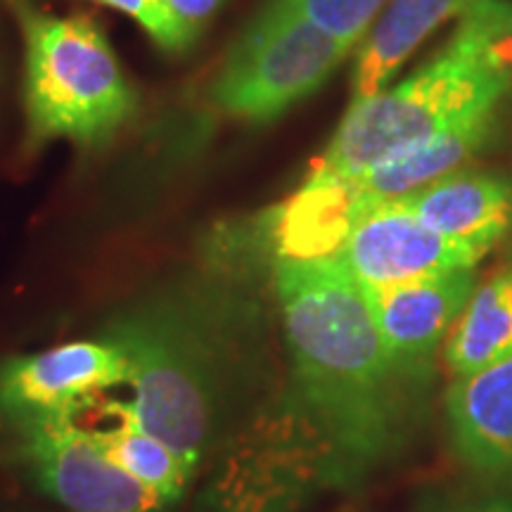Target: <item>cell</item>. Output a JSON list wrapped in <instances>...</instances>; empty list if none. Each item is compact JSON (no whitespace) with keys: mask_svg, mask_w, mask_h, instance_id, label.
<instances>
[{"mask_svg":"<svg viewBox=\"0 0 512 512\" xmlns=\"http://www.w3.org/2000/svg\"><path fill=\"white\" fill-rule=\"evenodd\" d=\"M290 354L287 413L316 448L330 484H349L399 456L432 375L396 363L366 292L339 261H275Z\"/></svg>","mask_w":512,"mask_h":512,"instance_id":"1","label":"cell"},{"mask_svg":"<svg viewBox=\"0 0 512 512\" xmlns=\"http://www.w3.org/2000/svg\"><path fill=\"white\" fill-rule=\"evenodd\" d=\"M102 337L126 356L128 413L197 472L240 399L238 339L200 304L174 299L126 311Z\"/></svg>","mask_w":512,"mask_h":512,"instance_id":"2","label":"cell"},{"mask_svg":"<svg viewBox=\"0 0 512 512\" xmlns=\"http://www.w3.org/2000/svg\"><path fill=\"white\" fill-rule=\"evenodd\" d=\"M24 41V150L53 140L107 143L138 105L105 29L88 15H50L15 0Z\"/></svg>","mask_w":512,"mask_h":512,"instance_id":"3","label":"cell"},{"mask_svg":"<svg viewBox=\"0 0 512 512\" xmlns=\"http://www.w3.org/2000/svg\"><path fill=\"white\" fill-rule=\"evenodd\" d=\"M510 93L512 83L494 72L463 36L453 34L408 79L351 102L309 174L356 181L387 159L437 136L453 121L505 102Z\"/></svg>","mask_w":512,"mask_h":512,"instance_id":"4","label":"cell"},{"mask_svg":"<svg viewBox=\"0 0 512 512\" xmlns=\"http://www.w3.org/2000/svg\"><path fill=\"white\" fill-rule=\"evenodd\" d=\"M287 0H271L238 38L211 86L223 117L266 124L318 91L351 53Z\"/></svg>","mask_w":512,"mask_h":512,"instance_id":"5","label":"cell"},{"mask_svg":"<svg viewBox=\"0 0 512 512\" xmlns=\"http://www.w3.org/2000/svg\"><path fill=\"white\" fill-rule=\"evenodd\" d=\"M19 456L38 489L69 512H155L169 501L107 456L74 415L17 425Z\"/></svg>","mask_w":512,"mask_h":512,"instance_id":"6","label":"cell"},{"mask_svg":"<svg viewBox=\"0 0 512 512\" xmlns=\"http://www.w3.org/2000/svg\"><path fill=\"white\" fill-rule=\"evenodd\" d=\"M126 380L124 351L105 337L12 356L0 366V415L15 427L62 415L81 418Z\"/></svg>","mask_w":512,"mask_h":512,"instance_id":"7","label":"cell"},{"mask_svg":"<svg viewBox=\"0 0 512 512\" xmlns=\"http://www.w3.org/2000/svg\"><path fill=\"white\" fill-rule=\"evenodd\" d=\"M484 256V249L446 238L394 200L363 209L335 259L358 285L387 287L475 268Z\"/></svg>","mask_w":512,"mask_h":512,"instance_id":"8","label":"cell"},{"mask_svg":"<svg viewBox=\"0 0 512 512\" xmlns=\"http://www.w3.org/2000/svg\"><path fill=\"white\" fill-rule=\"evenodd\" d=\"M363 287V285H361ZM475 290V268L387 287H363L384 347L396 363L434 375V356Z\"/></svg>","mask_w":512,"mask_h":512,"instance_id":"9","label":"cell"},{"mask_svg":"<svg viewBox=\"0 0 512 512\" xmlns=\"http://www.w3.org/2000/svg\"><path fill=\"white\" fill-rule=\"evenodd\" d=\"M444 413L453 451L470 470L512 479V356L456 377Z\"/></svg>","mask_w":512,"mask_h":512,"instance_id":"10","label":"cell"},{"mask_svg":"<svg viewBox=\"0 0 512 512\" xmlns=\"http://www.w3.org/2000/svg\"><path fill=\"white\" fill-rule=\"evenodd\" d=\"M501 107L503 102H496V105L470 112L439 131L437 136L427 138L425 143L387 159L368 174L351 181L361 200V214L373 204L401 200L437 183L439 178L472 166V159L494 138Z\"/></svg>","mask_w":512,"mask_h":512,"instance_id":"11","label":"cell"},{"mask_svg":"<svg viewBox=\"0 0 512 512\" xmlns=\"http://www.w3.org/2000/svg\"><path fill=\"white\" fill-rule=\"evenodd\" d=\"M399 202L446 238L484 249L503 240L512 221V188L503 176L465 166Z\"/></svg>","mask_w":512,"mask_h":512,"instance_id":"12","label":"cell"},{"mask_svg":"<svg viewBox=\"0 0 512 512\" xmlns=\"http://www.w3.org/2000/svg\"><path fill=\"white\" fill-rule=\"evenodd\" d=\"M358 216L361 200L351 181L309 174L268 214V238L275 261L332 259L342 252Z\"/></svg>","mask_w":512,"mask_h":512,"instance_id":"13","label":"cell"},{"mask_svg":"<svg viewBox=\"0 0 512 512\" xmlns=\"http://www.w3.org/2000/svg\"><path fill=\"white\" fill-rule=\"evenodd\" d=\"M470 0H389L358 48L354 100L380 93L415 50Z\"/></svg>","mask_w":512,"mask_h":512,"instance_id":"14","label":"cell"},{"mask_svg":"<svg viewBox=\"0 0 512 512\" xmlns=\"http://www.w3.org/2000/svg\"><path fill=\"white\" fill-rule=\"evenodd\" d=\"M512 356V264L475 285L444 342V366L456 377Z\"/></svg>","mask_w":512,"mask_h":512,"instance_id":"15","label":"cell"},{"mask_svg":"<svg viewBox=\"0 0 512 512\" xmlns=\"http://www.w3.org/2000/svg\"><path fill=\"white\" fill-rule=\"evenodd\" d=\"M102 411L112 422L91 430L107 456L147 489L162 494L171 505L181 501L195 470H190L162 439L140 427L124 401L102 403Z\"/></svg>","mask_w":512,"mask_h":512,"instance_id":"16","label":"cell"},{"mask_svg":"<svg viewBox=\"0 0 512 512\" xmlns=\"http://www.w3.org/2000/svg\"><path fill=\"white\" fill-rule=\"evenodd\" d=\"M456 34L512 83V0H470L460 12Z\"/></svg>","mask_w":512,"mask_h":512,"instance_id":"17","label":"cell"},{"mask_svg":"<svg viewBox=\"0 0 512 512\" xmlns=\"http://www.w3.org/2000/svg\"><path fill=\"white\" fill-rule=\"evenodd\" d=\"M287 3L354 48L361 46L389 0H287Z\"/></svg>","mask_w":512,"mask_h":512,"instance_id":"18","label":"cell"},{"mask_svg":"<svg viewBox=\"0 0 512 512\" xmlns=\"http://www.w3.org/2000/svg\"><path fill=\"white\" fill-rule=\"evenodd\" d=\"M95 3L124 12L166 53H185L197 38V29L185 24L166 0H95Z\"/></svg>","mask_w":512,"mask_h":512,"instance_id":"19","label":"cell"},{"mask_svg":"<svg viewBox=\"0 0 512 512\" xmlns=\"http://www.w3.org/2000/svg\"><path fill=\"white\" fill-rule=\"evenodd\" d=\"M166 3L185 24L200 31L202 24L221 8L223 0H166Z\"/></svg>","mask_w":512,"mask_h":512,"instance_id":"20","label":"cell"},{"mask_svg":"<svg viewBox=\"0 0 512 512\" xmlns=\"http://www.w3.org/2000/svg\"><path fill=\"white\" fill-rule=\"evenodd\" d=\"M439 512H512V498L494 496V498H484V501H475V503L453 505V508H446Z\"/></svg>","mask_w":512,"mask_h":512,"instance_id":"21","label":"cell"}]
</instances>
